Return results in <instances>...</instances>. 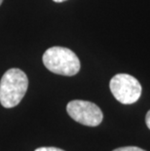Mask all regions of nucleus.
<instances>
[{"label": "nucleus", "instance_id": "6", "mask_svg": "<svg viewBox=\"0 0 150 151\" xmlns=\"http://www.w3.org/2000/svg\"><path fill=\"white\" fill-rule=\"evenodd\" d=\"M35 151H65V150L56 148V147H40V148H37Z\"/></svg>", "mask_w": 150, "mask_h": 151}, {"label": "nucleus", "instance_id": "2", "mask_svg": "<svg viewBox=\"0 0 150 151\" xmlns=\"http://www.w3.org/2000/svg\"><path fill=\"white\" fill-rule=\"evenodd\" d=\"M43 63L51 72L63 76H73L80 70V60L68 48L55 46L43 55Z\"/></svg>", "mask_w": 150, "mask_h": 151}, {"label": "nucleus", "instance_id": "3", "mask_svg": "<svg viewBox=\"0 0 150 151\" xmlns=\"http://www.w3.org/2000/svg\"><path fill=\"white\" fill-rule=\"evenodd\" d=\"M109 87L114 98L123 104H132L138 101L141 95V85L138 79L126 73L113 76Z\"/></svg>", "mask_w": 150, "mask_h": 151}, {"label": "nucleus", "instance_id": "5", "mask_svg": "<svg viewBox=\"0 0 150 151\" xmlns=\"http://www.w3.org/2000/svg\"><path fill=\"white\" fill-rule=\"evenodd\" d=\"M113 151H145V150L135 146H127V147H120V148L114 149Z\"/></svg>", "mask_w": 150, "mask_h": 151}, {"label": "nucleus", "instance_id": "7", "mask_svg": "<svg viewBox=\"0 0 150 151\" xmlns=\"http://www.w3.org/2000/svg\"><path fill=\"white\" fill-rule=\"evenodd\" d=\"M145 123H146V126H147V127H148V129L150 130V110L147 112V114H146Z\"/></svg>", "mask_w": 150, "mask_h": 151}, {"label": "nucleus", "instance_id": "8", "mask_svg": "<svg viewBox=\"0 0 150 151\" xmlns=\"http://www.w3.org/2000/svg\"><path fill=\"white\" fill-rule=\"evenodd\" d=\"M53 1H55V2H57V3H60V2L66 1V0H53Z\"/></svg>", "mask_w": 150, "mask_h": 151}, {"label": "nucleus", "instance_id": "1", "mask_svg": "<svg viewBox=\"0 0 150 151\" xmlns=\"http://www.w3.org/2000/svg\"><path fill=\"white\" fill-rule=\"evenodd\" d=\"M27 87L28 79L23 70L8 69L0 81V104L5 108L17 106L24 99Z\"/></svg>", "mask_w": 150, "mask_h": 151}, {"label": "nucleus", "instance_id": "4", "mask_svg": "<svg viewBox=\"0 0 150 151\" xmlns=\"http://www.w3.org/2000/svg\"><path fill=\"white\" fill-rule=\"evenodd\" d=\"M66 111L74 121L89 127L98 126L103 118L100 108L87 101H71L67 104Z\"/></svg>", "mask_w": 150, "mask_h": 151}, {"label": "nucleus", "instance_id": "9", "mask_svg": "<svg viewBox=\"0 0 150 151\" xmlns=\"http://www.w3.org/2000/svg\"><path fill=\"white\" fill-rule=\"evenodd\" d=\"M2 2H3V0H0V5L2 4Z\"/></svg>", "mask_w": 150, "mask_h": 151}]
</instances>
